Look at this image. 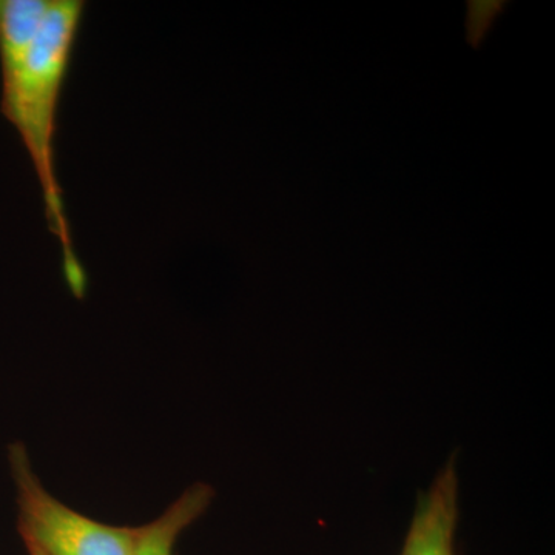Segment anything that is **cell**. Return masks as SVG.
<instances>
[{"label": "cell", "instance_id": "cell-1", "mask_svg": "<svg viewBox=\"0 0 555 555\" xmlns=\"http://www.w3.org/2000/svg\"><path fill=\"white\" fill-rule=\"evenodd\" d=\"M83 0H53L20 75L2 89L0 112L21 134L30 155L46 204L51 233L62 247L65 284L76 298L86 297L89 276L73 246L62 189L56 177L54 142L57 109L73 53L86 16Z\"/></svg>", "mask_w": 555, "mask_h": 555}, {"label": "cell", "instance_id": "cell-6", "mask_svg": "<svg viewBox=\"0 0 555 555\" xmlns=\"http://www.w3.org/2000/svg\"><path fill=\"white\" fill-rule=\"evenodd\" d=\"M27 550H28V554H30V555H43L42 553H40V551L36 550V547L27 545Z\"/></svg>", "mask_w": 555, "mask_h": 555}, {"label": "cell", "instance_id": "cell-2", "mask_svg": "<svg viewBox=\"0 0 555 555\" xmlns=\"http://www.w3.org/2000/svg\"><path fill=\"white\" fill-rule=\"evenodd\" d=\"M25 545L43 555H130L139 528L101 524L50 494L33 470L24 444L10 448Z\"/></svg>", "mask_w": 555, "mask_h": 555}, {"label": "cell", "instance_id": "cell-3", "mask_svg": "<svg viewBox=\"0 0 555 555\" xmlns=\"http://www.w3.org/2000/svg\"><path fill=\"white\" fill-rule=\"evenodd\" d=\"M456 524L459 478L454 463H449L420 495L400 555H455Z\"/></svg>", "mask_w": 555, "mask_h": 555}, {"label": "cell", "instance_id": "cell-5", "mask_svg": "<svg viewBox=\"0 0 555 555\" xmlns=\"http://www.w3.org/2000/svg\"><path fill=\"white\" fill-rule=\"evenodd\" d=\"M214 495L210 486H192L156 520L139 526L138 540L130 555H177L175 546L179 535L206 513Z\"/></svg>", "mask_w": 555, "mask_h": 555}, {"label": "cell", "instance_id": "cell-4", "mask_svg": "<svg viewBox=\"0 0 555 555\" xmlns=\"http://www.w3.org/2000/svg\"><path fill=\"white\" fill-rule=\"evenodd\" d=\"M53 0H0V73L2 89L24 67Z\"/></svg>", "mask_w": 555, "mask_h": 555}]
</instances>
